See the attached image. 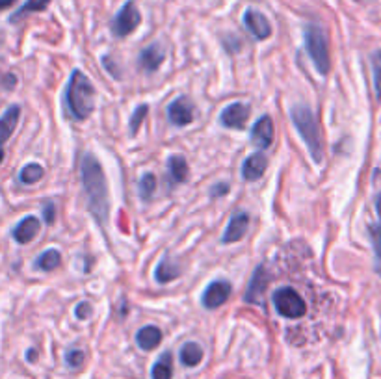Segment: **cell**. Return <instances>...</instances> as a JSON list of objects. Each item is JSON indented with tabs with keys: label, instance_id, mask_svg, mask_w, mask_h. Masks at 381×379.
Instances as JSON below:
<instances>
[{
	"label": "cell",
	"instance_id": "obj_1",
	"mask_svg": "<svg viewBox=\"0 0 381 379\" xmlns=\"http://www.w3.org/2000/svg\"><path fill=\"white\" fill-rule=\"evenodd\" d=\"M80 178H82L84 196L87 201V210L92 212L99 225H107L110 214V193H108L107 175L102 166L92 153H86L80 162Z\"/></svg>",
	"mask_w": 381,
	"mask_h": 379
},
{
	"label": "cell",
	"instance_id": "obj_2",
	"mask_svg": "<svg viewBox=\"0 0 381 379\" xmlns=\"http://www.w3.org/2000/svg\"><path fill=\"white\" fill-rule=\"evenodd\" d=\"M65 105L77 121L87 119L95 110V87L80 69H75L65 90Z\"/></svg>",
	"mask_w": 381,
	"mask_h": 379
},
{
	"label": "cell",
	"instance_id": "obj_3",
	"mask_svg": "<svg viewBox=\"0 0 381 379\" xmlns=\"http://www.w3.org/2000/svg\"><path fill=\"white\" fill-rule=\"evenodd\" d=\"M290 119L298 129L299 136L304 138L309 154L316 164L323 160V144H322V132H320L318 121L314 117L313 110L307 105H294L290 108Z\"/></svg>",
	"mask_w": 381,
	"mask_h": 379
},
{
	"label": "cell",
	"instance_id": "obj_4",
	"mask_svg": "<svg viewBox=\"0 0 381 379\" xmlns=\"http://www.w3.org/2000/svg\"><path fill=\"white\" fill-rule=\"evenodd\" d=\"M305 50L309 54L311 62L320 75H328L331 69V58H329V45L328 38L323 34V30L318 24H309L304 32Z\"/></svg>",
	"mask_w": 381,
	"mask_h": 379
},
{
	"label": "cell",
	"instance_id": "obj_5",
	"mask_svg": "<svg viewBox=\"0 0 381 379\" xmlns=\"http://www.w3.org/2000/svg\"><path fill=\"white\" fill-rule=\"evenodd\" d=\"M272 301L277 311V314L289 320H298L307 314V303L296 292L294 288L281 287L272 294Z\"/></svg>",
	"mask_w": 381,
	"mask_h": 379
},
{
	"label": "cell",
	"instance_id": "obj_6",
	"mask_svg": "<svg viewBox=\"0 0 381 379\" xmlns=\"http://www.w3.org/2000/svg\"><path fill=\"white\" fill-rule=\"evenodd\" d=\"M141 23V15L140 10H138V6L136 2L129 0L123 4L119 11H117L116 19L112 23V32L117 38H127V36H131Z\"/></svg>",
	"mask_w": 381,
	"mask_h": 379
},
{
	"label": "cell",
	"instance_id": "obj_7",
	"mask_svg": "<svg viewBox=\"0 0 381 379\" xmlns=\"http://www.w3.org/2000/svg\"><path fill=\"white\" fill-rule=\"evenodd\" d=\"M231 292L232 287L229 281H225V279H216V281H213V283L208 284V287L205 288V292H203L201 298L203 307L208 309V311H214V309L222 307L223 303L229 299Z\"/></svg>",
	"mask_w": 381,
	"mask_h": 379
},
{
	"label": "cell",
	"instance_id": "obj_8",
	"mask_svg": "<svg viewBox=\"0 0 381 379\" xmlns=\"http://www.w3.org/2000/svg\"><path fill=\"white\" fill-rule=\"evenodd\" d=\"M268 283H270V279H268V272H266L264 265L257 266L253 275L249 279V284H247L246 290V299L247 303L251 305H259V307H264V292L266 288H268Z\"/></svg>",
	"mask_w": 381,
	"mask_h": 379
},
{
	"label": "cell",
	"instance_id": "obj_9",
	"mask_svg": "<svg viewBox=\"0 0 381 379\" xmlns=\"http://www.w3.org/2000/svg\"><path fill=\"white\" fill-rule=\"evenodd\" d=\"M168 119L175 127H186L195 119V108L186 97H177L168 105Z\"/></svg>",
	"mask_w": 381,
	"mask_h": 379
},
{
	"label": "cell",
	"instance_id": "obj_10",
	"mask_svg": "<svg viewBox=\"0 0 381 379\" xmlns=\"http://www.w3.org/2000/svg\"><path fill=\"white\" fill-rule=\"evenodd\" d=\"M249 117V106L244 105V102H235V105H229L225 110L220 114V125L225 127V129H244L246 127V121Z\"/></svg>",
	"mask_w": 381,
	"mask_h": 379
},
{
	"label": "cell",
	"instance_id": "obj_11",
	"mask_svg": "<svg viewBox=\"0 0 381 379\" xmlns=\"http://www.w3.org/2000/svg\"><path fill=\"white\" fill-rule=\"evenodd\" d=\"M244 26H246L247 32L253 38L261 39V41H264V39H268L272 36L270 21L266 19L261 11L253 10V8L246 10V14H244Z\"/></svg>",
	"mask_w": 381,
	"mask_h": 379
},
{
	"label": "cell",
	"instance_id": "obj_12",
	"mask_svg": "<svg viewBox=\"0 0 381 379\" xmlns=\"http://www.w3.org/2000/svg\"><path fill=\"white\" fill-rule=\"evenodd\" d=\"M274 142V121L270 115H262L261 119L255 121L251 127V144L257 149H268Z\"/></svg>",
	"mask_w": 381,
	"mask_h": 379
},
{
	"label": "cell",
	"instance_id": "obj_13",
	"mask_svg": "<svg viewBox=\"0 0 381 379\" xmlns=\"http://www.w3.org/2000/svg\"><path fill=\"white\" fill-rule=\"evenodd\" d=\"M247 227H249V214L244 210H237L232 214L225 233H223L222 244H235V242H240L242 238L246 236Z\"/></svg>",
	"mask_w": 381,
	"mask_h": 379
},
{
	"label": "cell",
	"instance_id": "obj_14",
	"mask_svg": "<svg viewBox=\"0 0 381 379\" xmlns=\"http://www.w3.org/2000/svg\"><path fill=\"white\" fill-rule=\"evenodd\" d=\"M39 229H41V221L36 216H26L14 227L11 236L17 244H28L38 236Z\"/></svg>",
	"mask_w": 381,
	"mask_h": 379
},
{
	"label": "cell",
	"instance_id": "obj_15",
	"mask_svg": "<svg viewBox=\"0 0 381 379\" xmlns=\"http://www.w3.org/2000/svg\"><path fill=\"white\" fill-rule=\"evenodd\" d=\"M266 168H268V159L262 153H253L249 154L244 164H242V177L244 181H259L264 175Z\"/></svg>",
	"mask_w": 381,
	"mask_h": 379
},
{
	"label": "cell",
	"instance_id": "obj_16",
	"mask_svg": "<svg viewBox=\"0 0 381 379\" xmlns=\"http://www.w3.org/2000/svg\"><path fill=\"white\" fill-rule=\"evenodd\" d=\"M162 62H164V50L160 48L159 43H153L149 45V47H145L140 53V58H138L140 68L147 73H155Z\"/></svg>",
	"mask_w": 381,
	"mask_h": 379
},
{
	"label": "cell",
	"instance_id": "obj_17",
	"mask_svg": "<svg viewBox=\"0 0 381 379\" xmlns=\"http://www.w3.org/2000/svg\"><path fill=\"white\" fill-rule=\"evenodd\" d=\"M19 117H21V106L17 105H11L10 108L2 114V117H0V147L11 138L15 127L19 123Z\"/></svg>",
	"mask_w": 381,
	"mask_h": 379
},
{
	"label": "cell",
	"instance_id": "obj_18",
	"mask_svg": "<svg viewBox=\"0 0 381 379\" xmlns=\"http://www.w3.org/2000/svg\"><path fill=\"white\" fill-rule=\"evenodd\" d=\"M160 341H162V331L156 326H145L136 333V342L145 351L155 350L156 346L160 344Z\"/></svg>",
	"mask_w": 381,
	"mask_h": 379
},
{
	"label": "cell",
	"instance_id": "obj_19",
	"mask_svg": "<svg viewBox=\"0 0 381 379\" xmlns=\"http://www.w3.org/2000/svg\"><path fill=\"white\" fill-rule=\"evenodd\" d=\"M168 171L169 177H171V181H173L175 184L186 183V178H188L190 175L188 162H186L184 156H181V154H173V156H169L168 160Z\"/></svg>",
	"mask_w": 381,
	"mask_h": 379
},
{
	"label": "cell",
	"instance_id": "obj_20",
	"mask_svg": "<svg viewBox=\"0 0 381 379\" xmlns=\"http://www.w3.org/2000/svg\"><path fill=\"white\" fill-rule=\"evenodd\" d=\"M179 275H181V268L175 265V262H169L168 257L160 260L159 266H156V269H155V279H156V283H160V284L171 283V281H175Z\"/></svg>",
	"mask_w": 381,
	"mask_h": 379
},
{
	"label": "cell",
	"instance_id": "obj_21",
	"mask_svg": "<svg viewBox=\"0 0 381 379\" xmlns=\"http://www.w3.org/2000/svg\"><path fill=\"white\" fill-rule=\"evenodd\" d=\"M179 359L184 366H198L203 361V348L198 342H186V344L181 348Z\"/></svg>",
	"mask_w": 381,
	"mask_h": 379
},
{
	"label": "cell",
	"instance_id": "obj_22",
	"mask_svg": "<svg viewBox=\"0 0 381 379\" xmlns=\"http://www.w3.org/2000/svg\"><path fill=\"white\" fill-rule=\"evenodd\" d=\"M368 233H370L372 250H374V272L381 277V223H370Z\"/></svg>",
	"mask_w": 381,
	"mask_h": 379
},
{
	"label": "cell",
	"instance_id": "obj_23",
	"mask_svg": "<svg viewBox=\"0 0 381 379\" xmlns=\"http://www.w3.org/2000/svg\"><path fill=\"white\" fill-rule=\"evenodd\" d=\"M48 4H50V0H26L19 10L11 15L10 23H17V21H21L23 17H26V15L30 14H36V11L47 10Z\"/></svg>",
	"mask_w": 381,
	"mask_h": 379
},
{
	"label": "cell",
	"instance_id": "obj_24",
	"mask_svg": "<svg viewBox=\"0 0 381 379\" xmlns=\"http://www.w3.org/2000/svg\"><path fill=\"white\" fill-rule=\"evenodd\" d=\"M60 262H62V255H60V251L50 247V250H47L45 253H41L38 259H36V268L43 269V272H53V269L58 268Z\"/></svg>",
	"mask_w": 381,
	"mask_h": 379
},
{
	"label": "cell",
	"instance_id": "obj_25",
	"mask_svg": "<svg viewBox=\"0 0 381 379\" xmlns=\"http://www.w3.org/2000/svg\"><path fill=\"white\" fill-rule=\"evenodd\" d=\"M173 375V365H171V353L166 351L162 353L159 361L153 365V370H151V378L153 379H171Z\"/></svg>",
	"mask_w": 381,
	"mask_h": 379
},
{
	"label": "cell",
	"instance_id": "obj_26",
	"mask_svg": "<svg viewBox=\"0 0 381 379\" xmlns=\"http://www.w3.org/2000/svg\"><path fill=\"white\" fill-rule=\"evenodd\" d=\"M45 175V169L39 166V164H26L23 169L19 171V181L23 184H36L41 181V177Z\"/></svg>",
	"mask_w": 381,
	"mask_h": 379
},
{
	"label": "cell",
	"instance_id": "obj_27",
	"mask_svg": "<svg viewBox=\"0 0 381 379\" xmlns=\"http://www.w3.org/2000/svg\"><path fill=\"white\" fill-rule=\"evenodd\" d=\"M370 65L372 73H374V90H376L377 101H381V50L372 53Z\"/></svg>",
	"mask_w": 381,
	"mask_h": 379
},
{
	"label": "cell",
	"instance_id": "obj_28",
	"mask_svg": "<svg viewBox=\"0 0 381 379\" xmlns=\"http://www.w3.org/2000/svg\"><path fill=\"white\" fill-rule=\"evenodd\" d=\"M156 190V177L153 175V173H145L144 177L140 178V196L141 199H145V201H149L151 197H153V193H155Z\"/></svg>",
	"mask_w": 381,
	"mask_h": 379
},
{
	"label": "cell",
	"instance_id": "obj_29",
	"mask_svg": "<svg viewBox=\"0 0 381 379\" xmlns=\"http://www.w3.org/2000/svg\"><path fill=\"white\" fill-rule=\"evenodd\" d=\"M147 112H149V106H147V105L138 106V108L134 110V114H132V117H131V132H132V136L138 134V130H140V127H141V123H144Z\"/></svg>",
	"mask_w": 381,
	"mask_h": 379
},
{
	"label": "cell",
	"instance_id": "obj_30",
	"mask_svg": "<svg viewBox=\"0 0 381 379\" xmlns=\"http://www.w3.org/2000/svg\"><path fill=\"white\" fill-rule=\"evenodd\" d=\"M65 361H68V365L71 368H78V366H82L84 363V351L80 350H71L65 353Z\"/></svg>",
	"mask_w": 381,
	"mask_h": 379
},
{
	"label": "cell",
	"instance_id": "obj_31",
	"mask_svg": "<svg viewBox=\"0 0 381 379\" xmlns=\"http://www.w3.org/2000/svg\"><path fill=\"white\" fill-rule=\"evenodd\" d=\"M75 316H77L78 320H86V318L92 316V303H78L77 309H75Z\"/></svg>",
	"mask_w": 381,
	"mask_h": 379
},
{
	"label": "cell",
	"instance_id": "obj_32",
	"mask_svg": "<svg viewBox=\"0 0 381 379\" xmlns=\"http://www.w3.org/2000/svg\"><path fill=\"white\" fill-rule=\"evenodd\" d=\"M43 220L47 225H53L54 220H56V205L53 203H47L43 207Z\"/></svg>",
	"mask_w": 381,
	"mask_h": 379
},
{
	"label": "cell",
	"instance_id": "obj_33",
	"mask_svg": "<svg viewBox=\"0 0 381 379\" xmlns=\"http://www.w3.org/2000/svg\"><path fill=\"white\" fill-rule=\"evenodd\" d=\"M102 65L108 69V73H110L112 77H116V78H121V73L117 71V65H114L110 60V56H102Z\"/></svg>",
	"mask_w": 381,
	"mask_h": 379
},
{
	"label": "cell",
	"instance_id": "obj_34",
	"mask_svg": "<svg viewBox=\"0 0 381 379\" xmlns=\"http://www.w3.org/2000/svg\"><path fill=\"white\" fill-rule=\"evenodd\" d=\"M229 192V184H218V186L213 188V197L216 196H225V193Z\"/></svg>",
	"mask_w": 381,
	"mask_h": 379
},
{
	"label": "cell",
	"instance_id": "obj_35",
	"mask_svg": "<svg viewBox=\"0 0 381 379\" xmlns=\"http://www.w3.org/2000/svg\"><path fill=\"white\" fill-rule=\"evenodd\" d=\"M4 82H6V87H8V90H11V87H14V84L17 80H15V77L14 75H8V77L4 78Z\"/></svg>",
	"mask_w": 381,
	"mask_h": 379
},
{
	"label": "cell",
	"instance_id": "obj_36",
	"mask_svg": "<svg viewBox=\"0 0 381 379\" xmlns=\"http://www.w3.org/2000/svg\"><path fill=\"white\" fill-rule=\"evenodd\" d=\"M11 4H15V0H0V11L6 10V8H10Z\"/></svg>",
	"mask_w": 381,
	"mask_h": 379
},
{
	"label": "cell",
	"instance_id": "obj_37",
	"mask_svg": "<svg viewBox=\"0 0 381 379\" xmlns=\"http://www.w3.org/2000/svg\"><path fill=\"white\" fill-rule=\"evenodd\" d=\"M376 212H377V216H380V220H381V193L376 197Z\"/></svg>",
	"mask_w": 381,
	"mask_h": 379
},
{
	"label": "cell",
	"instance_id": "obj_38",
	"mask_svg": "<svg viewBox=\"0 0 381 379\" xmlns=\"http://www.w3.org/2000/svg\"><path fill=\"white\" fill-rule=\"evenodd\" d=\"M28 359H30V361H34V359H36V351H34V350H30V351H28Z\"/></svg>",
	"mask_w": 381,
	"mask_h": 379
},
{
	"label": "cell",
	"instance_id": "obj_39",
	"mask_svg": "<svg viewBox=\"0 0 381 379\" xmlns=\"http://www.w3.org/2000/svg\"><path fill=\"white\" fill-rule=\"evenodd\" d=\"M2 160H4V151H2V147H0V164H2Z\"/></svg>",
	"mask_w": 381,
	"mask_h": 379
},
{
	"label": "cell",
	"instance_id": "obj_40",
	"mask_svg": "<svg viewBox=\"0 0 381 379\" xmlns=\"http://www.w3.org/2000/svg\"><path fill=\"white\" fill-rule=\"evenodd\" d=\"M355 2H363V0H355Z\"/></svg>",
	"mask_w": 381,
	"mask_h": 379
}]
</instances>
